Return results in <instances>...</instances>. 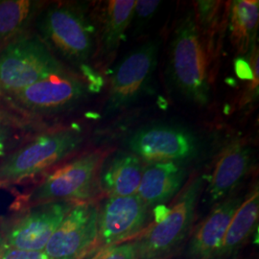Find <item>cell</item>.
<instances>
[{"label":"cell","mask_w":259,"mask_h":259,"mask_svg":"<svg viewBox=\"0 0 259 259\" xmlns=\"http://www.w3.org/2000/svg\"><path fill=\"white\" fill-rule=\"evenodd\" d=\"M204 177H193L185 185L171 207L133 240L137 259H171L192 232Z\"/></svg>","instance_id":"cell-1"},{"label":"cell","mask_w":259,"mask_h":259,"mask_svg":"<svg viewBox=\"0 0 259 259\" xmlns=\"http://www.w3.org/2000/svg\"><path fill=\"white\" fill-rule=\"evenodd\" d=\"M108 155L109 152L96 150L53 170L22 197L19 206L55 201H94L100 190L99 174Z\"/></svg>","instance_id":"cell-2"},{"label":"cell","mask_w":259,"mask_h":259,"mask_svg":"<svg viewBox=\"0 0 259 259\" xmlns=\"http://www.w3.org/2000/svg\"><path fill=\"white\" fill-rule=\"evenodd\" d=\"M169 69L173 83L188 100L205 106L210 99V77L194 13H188L177 26L170 47Z\"/></svg>","instance_id":"cell-3"},{"label":"cell","mask_w":259,"mask_h":259,"mask_svg":"<svg viewBox=\"0 0 259 259\" xmlns=\"http://www.w3.org/2000/svg\"><path fill=\"white\" fill-rule=\"evenodd\" d=\"M83 139L75 128L38 136L0 160V187L47 172L75 152Z\"/></svg>","instance_id":"cell-4"},{"label":"cell","mask_w":259,"mask_h":259,"mask_svg":"<svg viewBox=\"0 0 259 259\" xmlns=\"http://www.w3.org/2000/svg\"><path fill=\"white\" fill-rule=\"evenodd\" d=\"M40 38L66 60L83 65L94 54L96 30L81 10L54 4L40 13L37 21Z\"/></svg>","instance_id":"cell-5"},{"label":"cell","mask_w":259,"mask_h":259,"mask_svg":"<svg viewBox=\"0 0 259 259\" xmlns=\"http://www.w3.org/2000/svg\"><path fill=\"white\" fill-rule=\"evenodd\" d=\"M64 70L40 37L22 34L0 51V91L16 93Z\"/></svg>","instance_id":"cell-6"},{"label":"cell","mask_w":259,"mask_h":259,"mask_svg":"<svg viewBox=\"0 0 259 259\" xmlns=\"http://www.w3.org/2000/svg\"><path fill=\"white\" fill-rule=\"evenodd\" d=\"M75 204L55 201L19 206L9 216L0 217L8 248L44 251L50 237Z\"/></svg>","instance_id":"cell-7"},{"label":"cell","mask_w":259,"mask_h":259,"mask_svg":"<svg viewBox=\"0 0 259 259\" xmlns=\"http://www.w3.org/2000/svg\"><path fill=\"white\" fill-rule=\"evenodd\" d=\"M149 208L138 195L106 198L98 207L97 239L93 248L134 240L148 224Z\"/></svg>","instance_id":"cell-8"},{"label":"cell","mask_w":259,"mask_h":259,"mask_svg":"<svg viewBox=\"0 0 259 259\" xmlns=\"http://www.w3.org/2000/svg\"><path fill=\"white\" fill-rule=\"evenodd\" d=\"M99 204L95 201L76 203L57 228L45 248L49 259H81L97 239Z\"/></svg>","instance_id":"cell-9"},{"label":"cell","mask_w":259,"mask_h":259,"mask_svg":"<svg viewBox=\"0 0 259 259\" xmlns=\"http://www.w3.org/2000/svg\"><path fill=\"white\" fill-rule=\"evenodd\" d=\"M158 42L152 40L131 51L111 76L107 111H119L139 98L157 66Z\"/></svg>","instance_id":"cell-10"},{"label":"cell","mask_w":259,"mask_h":259,"mask_svg":"<svg viewBox=\"0 0 259 259\" xmlns=\"http://www.w3.org/2000/svg\"><path fill=\"white\" fill-rule=\"evenodd\" d=\"M133 154L147 163H182L198 154L199 142L187 130L173 126H152L137 131L129 139Z\"/></svg>","instance_id":"cell-11"},{"label":"cell","mask_w":259,"mask_h":259,"mask_svg":"<svg viewBox=\"0 0 259 259\" xmlns=\"http://www.w3.org/2000/svg\"><path fill=\"white\" fill-rule=\"evenodd\" d=\"M87 93L88 85L83 80L64 70L10 95L27 111L50 113L70 109Z\"/></svg>","instance_id":"cell-12"},{"label":"cell","mask_w":259,"mask_h":259,"mask_svg":"<svg viewBox=\"0 0 259 259\" xmlns=\"http://www.w3.org/2000/svg\"><path fill=\"white\" fill-rule=\"evenodd\" d=\"M243 199L241 196H230L214 205L212 210L190 233L185 253L186 258H214L232 216Z\"/></svg>","instance_id":"cell-13"},{"label":"cell","mask_w":259,"mask_h":259,"mask_svg":"<svg viewBox=\"0 0 259 259\" xmlns=\"http://www.w3.org/2000/svg\"><path fill=\"white\" fill-rule=\"evenodd\" d=\"M252 154L247 145L232 142L223 150L213 167L206 193L211 204L229 198L250 172Z\"/></svg>","instance_id":"cell-14"},{"label":"cell","mask_w":259,"mask_h":259,"mask_svg":"<svg viewBox=\"0 0 259 259\" xmlns=\"http://www.w3.org/2000/svg\"><path fill=\"white\" fill-rule=\"evenodd\" d=\"M186 175V170L182 163H147L143 168L137 195L149 210L166 204L183 189Z\"/></svg>","instance_id":"cell-15"},{"label":"cell","mask_w":259,"mask_h":259,"mask_svg":"<svg viewBox=\"0 0 259 259\" xmlns=\"http://www.w3.org/2000/svg\"><path fill=\"white\" fill-rule=\"evenodd\" d=\"M259 188L254 185L232 216L222 244L213 259H234L258 227Z\"/></svg>","instance_id":"cell-16"},{"label":"cell","mask_w":259,"mask_h":259,"mask_svg":"<svg viewBox=\"0 0 259 259\" xmlns=\"http://www.w3.org/2000/svg\"><path fill=\"white\" fill-rule=\"evenodd\" d=\"M144 165L133 153H119L103 163L99 174L100 191L109 197L137 195Z\"/></svg>","instance_id":"cell-17"},{"label":"cell","mask_w":259,"mask_h":259,"mask_svg":"<svg viewBox=\"0 0 259 259\" xmlns=\"http://www.w3.org/2000/svg\"><path fill=\"white\" fill-rule=\"evenodd\" d=\"M137 0H110L103 5L100 27L96 32V41L102 58L108 63L115 55L125 39L126 31L133 21Z\"/></svg>","instance_id":"cell-18"},{"label":"cell","mask_w":259,"mask_h":259,"mask_svg":"<svg viewBox=\"0 0 259 259\" xmlns=\"http://www.w3.org/2000/svg\"><path fill=\"white\" fill-rule=\"evenodd\" d=\"M228 16L232 47L240 55L249 54L255 47L259 23L257 0H235L230 2Z\"/></svg>","instance_id":"cell-19"},{"label":"cell","mask_w":259,"mask_h":259,"mask_svg":"<svg viewBox=\"0 0 259 259\" xmlns=\"http://www.w3.org/2000/svg\"><path fill=\"white\" fill-rule=\"evenodd\" d=\"M221 1H197L195 4V23L199 37L204 47V54L209 65L216 62L221 45V31L223 25L228 20L229 10Z\"/></svg>","instance_id":"cell-20"},{"label":"cell","mask_w":259,"mask_h":259,"mask_svg":"<svg viewBox=\"0 0 259 259\" xmlns=\"http://www.w3.org/2000/svg\"><path fill=\"white\" fill-rule=\"evenodd\" d=\"M37 7L30 0H0V46L5 47L22 35Z\"/></svg>","instance_id":"cell-21"},{"label":"cell","mask_w":259,"mask_h":259,"mask_svg":"<svg viewBox=\"0 0 259 259\" xmlns=\"http://www.w3.org/2000/svg\"><path fill=\"white\" fill-rule=\"evenodd\" d=\"M81 259H137L133 240L107 248H93Z\"/></svg>","instance_id":"cell-22"},{"label":"cell","mask_w":259,"mask_h":259,"mask_svg":"<svg viewBox=\"0 0 259 259\" xmlns=\"http://www.w3.org/2000/svg\"><path fill=\"white\" fill-rule=\"evenodd\" d=\"M160 4V1L155 0H138L136 1L134 8L133 20L135 19L137 27H140L143 23L151 19Z\"/></svg>","instance_id":"cell-23"},{"label":"cell","mask_w":259,"mask_h":259,"mask_svg":"<svg viewBox=\"0 0 259 259\" xmlns=\"http://www.w3.org/2000/svg\"><path fill=\"white\" fill-rule=\"evenodd\" d=\"M1 259H49L45 251H30L8 248Z\"/></svg>","instance_id":"cell-24"},{"label":"cell","mask_w":259,"mask_h":259,"mask_svg":"<svg viewBox=\"0 0 259 259\" xmlns=\"http://www.w3.org/2000/svg\"><path fill=\"white\" fill-rule=\"evenodd\" d=\"M14 139V133L8 125L0 126V160L7 156Z\"/></svg>","instance_id":"cell-25"},{"label":"cell","mask_w":259,"mask_h":259,"mask_svg":"<svg viewBox=\"0 0 259 259\" xmlns=\"http://www.w3.org/2000/svg\"><path fill=\"white\" fill-rule=\"evenodd\" d=\"M7 243H6V239H5V236H4V233L2 231V228H1V224H0V259L2 258L5 250L7 249Z\"/></svg>","instance_id":"cell-26"},{"label":"cell","mask_w":259,"mask_h":259,"mask_svg":"<svg viewBox=\"0 0 259 259\" xmlns=\"http://www.w3.org/2000/svg\"><path fill=\"white\" fill-rule=\"evenodd\" d=\"M3 125H6V124L4 123V118H3V115H2V113L0 112V126H3Z\"/></svg>","instance_id":"cell-27"}]
</instances>
